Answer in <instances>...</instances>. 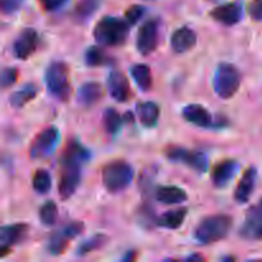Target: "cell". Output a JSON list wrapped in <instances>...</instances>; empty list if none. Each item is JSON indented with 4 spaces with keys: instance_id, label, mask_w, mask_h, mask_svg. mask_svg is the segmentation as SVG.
I'll return each instance as SVG.
<instances>
[{
    "instance_id": "cell-30",
    "label": "cell",
    "mask_w": 262,
    "mask_h": 262,
    "mask_svg": "<svg viewBox=\"0 0 262 262\" xmlns=\"http://www.w3.org/2000/svg\"><path fill=\"white\" fill-rule=\"evenodd\" d=\"M32 187L36 193L46 194L51 189V177L43 169H37L32 177Z\"/></svg>"
},
{
    "instance_id": "cell-22",
    "label": "cell",
    "mask_w": 262,
    "mask_h": 262,
    "mask_svg": "<svg viewBox=\"0 0 262 262\" xmlns=\"http://www.w3.org/2000/svg\"><path fill=\"white\" fill-rule=\"evenodd\" d=\"M38 94V87L35 83H27L19 89L18 91H14L9 96V104L15 109H22L25 105L32 101Z\"/></svg>"
},
{
    "instance_id": "cell-16",
    "label": "cell",
    "mask_w": 262,
    "mask_h": 262,
    "mask_svg": "<svg viewBox=\"0 0 262 262\" xmlns=\"http://www.w3.org/2000/svg\"><path fill=\"white\" fill-rule=\"evenodd\" d=\"M182 115L191 124L200 128H210L214 125L209 110L200 104H189L182 109Z\"/></svg>"
},
{
    "instance_id": "cell-33",
    "label": "cell",
    "mask_w": 262,
    "mask_h": 262,
    "mask_svg": "<svg viewBox=\"0 0 262 262\" xmlns=\"http://www.w3.org/2000/svg\"><path fill=\"white\" fill-rule=\"evenodd\" d=\"M145 12L146 9L142 7V5H132V7L128 8V9L125 10L124 19L127 20L129 25H136V23L143 17Z\"/></svg>"
},
{
    "instance_id": "cell-11",
    "label": "cell",
    "mask_w": 262,
    "mask_h": 262,
    "mask_svg": "<svg viewBox=\"0 0 262 262\" xmlns=\"http://www.w3.org/2000/svg\"><path fill=\"white\" fill-rule=\"evenodd\" d=\"M38 43H40V37H38L37 31L27 27L20 31V33L13 42V54L19 60H26L35 54L38 48Z\"/></svg>"
},
{
    "instance_id": "cell-21",
    "label": "cell",
    "mask_w": 262,
    "mask_h": 262,
    "mask_svg": "<svg viewBox=\"0 0 262 262\" xmlns=\"http://www.w3.org/2000/svg\"><path fill=\"white\" fill-rule=\"evenodd\" d=\"M136 112H137L138 118H140L141 123L145 127L151 128L154 125L158 124V120L160 118V107L156 102L152 101H142L138 102L136 106Z\"/></svg>"
},
{
    "instance_id": "cell-23",
    "label": "cell",
    "mask_w": 262,
    "mask_h": 262,
    "mask_svg": "<svg viewBox=\"0 0 262 262\" xmlns=\"http://www.w3.org/2000/svg\"><path fill=\"white\" fill-rule=\"evenodd\" d=\"M187 216V209L169 210L165 214L156 219L155 224L158 227L166 228V229H178L182 227L184 219Z\"/></svg>"
},
{
    "instance_id": "cell-25",
    "label": "cell",
    "mask_w": 262,
    "mask_h": 262,
    "mask_svg": "<svg viewBox=\"0 0 262 262\" xmlns=\"http://www.w3.org/2000/svg\"><path fill=\"white\" fill-rule=\"evenodd\" d=\"M113 61V58L105 53L104 49L99 46H90L84 53V63L89 67L107 66Z\"/></svg>"
},
{
    "instance_id": "cell-35",
    "label": "cell",
    "mask_w": 262,
    "mask_h": 262,
    "mask_svg": "<svg viewBox=\"0 0 262 262\" xmlns=\"http://www.w3.org/2000/svg\"><path fill=\"white\" fill-rule=\"evenodd\" d=\"M23 0H2V10L4 14H13L22 7Z\"/></svg>"
},
{
    "instance_id": "cell-1",
    "label": "cell",
    "mask_w": 262,
    "mask_h": 262,
    "mask_svg": "<svg viewBox=\"0 0 262 262\" xmlns=\"http://www.w3.org/2000/svg\"><path fill=\"white\" fill-rule=\"evenodd\" d=\"M91 152L78 141H71L64 148L60 158V181H59V196L67 201L76 193L81 183V166L89 161Z\"/></svg>"
},
{
    "instance_id": "cell-15",
    "label": "cell",
    "mask_w": 262,
    "mask_h": 262,
    "mask_svg": "<svg viewBox=\"0 0 262 262\" xmlns=\"http://www.w3.org/2000/svg\"><path fill=\"white\" fill-rule=\"evenodd\" d=\"M239 169V164L237 160L227 159L214 166L211 173V181L216 188H224L232 182L234 176Z\"/></svg>"
},
{
    "instance_id": "cell-32",
    "label": "cell",
    "mask_w": 262,
    "mask_h": 262,
    "mask_svg": "<svg viewBox=\"0 0 262 262\" xmlns=\"http://www.w3.org/2000/svg\"><path fill=\"white\" fill-rule=\"evenodd\" d=\"M18 79V71L13 67H5L2 71V87L8 89L13 86Z\"/></svg>"
},
{
    "instance_id": "cell-26",
    "label": "cell",
    "mask_w": 262,
    "mask_h": 262,
    "mask_svg": "<svg viewBox=\"0 0 262 262\" xmlns=\"http://www.w3.org/2000/svg\"><path fill=\"white\" fill-rule=\"evenodd\" d=\"M109 238L105 234H95L92 237H90L89 239L83 241L81 245L77 248V256H86L89 253L95 252V251L100 250V248L104 247L107 243Z\"/></svg>"
},
{
    "instance_id": "cell-36",
    "label": "cell",
    "mask_w": 262,
    "mask_h": 262,
    "mask_svg": "<svg viewBox=\"0 0 262 262\" xmlns=\"http://www.w3.org/2000/svg\"><path fill=\"white\" fill-rule=\"evenodd\" d=\"M42 8L48 12H55V10L60 9L63 5L68 3V0H38Z\"/></svg>"
},
{
    "instance_id": "cell-14",
    "label": "cell",
    "mask_w": 262,
    "mask_h": 262,
    "mask_svg": "<svg viewBox=\"0 0 262 262\" xmlns=\"http://www.w3.org/2000/svg\"><path fill=\"white\" fill-rule=\"evenodd\" d=\"M212 19L224 26H234L243 18V5L238 2L227 3L211 10Z\"/></svg>"
},
{
    "instance_id": "cell-13",
    "label": "cell",
    "mask_w": 262,
    "mask_h": 262,
    "mask_svg": "<svg viewBox=\"0 0 262 262\" xmlns=\"http://www.w3.org/2000/svg\"><path fill=\"white\" fill-rule=\"evenodd\" d=\"M106 84L110 96L115 101L125 102L129 100L132 92H130L129 82H128L124 73H122L120 71H117V69H113L109 73V76H107Z\"/></svg>"
},
{
    "instance_id": "cell-17",
    "label": "cell",
    "mask_w": 262,
    "mask_h": 262,
    "mask_svg": "<svg viewBox=\"0 0 262 262\" xmlns=\"http://www.w3.org/2000/svg\"><path fill=\"white\" fill-rule=\"evenodd\" d=\"M197 42V35L192 28L181 27L173 32L170 37V45L176 53L183 54L191 50Z\"/></svg>"
},
{
    "instance_id": "cell-8",
    "label": "cell",
    "mask_w": 262,
    "mask_h": 262,
    "mask_svg": "<svg viewBox=\"0 0 262 262\" xmlns=\"http://www.w3.org/2000/svg\"><path fill=\"white\" fill-rule=\"evenodd\" d=\"M165 154L166 158L170 161L186 164L187 166L194 169L199 173H205V171H207V168H209L207 155L201 152V151H191L188 148L173 146V147L166 148Z\"/></svg>"
},
{
    "instance_id": "cell-31",
    "label": "cell",
    "mask_w": 262,
    "mask_h": 262,
    "mask_svg": "<svg viewBox=\"0 0 262 262\" xmlns=\"http://www.w3.org/2000/svg\"><path fill=\"white\" fill-rule=\"evenodd\" d=\"M38 216H40L41 223L46 227H51V225L55 224L56 219H58V206H56L55 202L51 201V200L46 201L40 207Z\"/></svg>"
},
{
    "instance_id": "cell-28",
    "label": "cell",
    "mask_w": 262,
    "mask_h": 262,
    "mask_svg": "<svg viewBox=\"0 0 262 262\" xmlns=\"http://www.w3.org/2000/svg\"><path fill=\"white\" fill-rule=\"evenodd\" d=\"M100 5H101V0H81L74 8L73 17L79 22L89 19L99 9Z\"/></svg>"
},
{
    "instance_id": "cell-18",
    "label": "cell",
    "mask_w": 262,
    "mask_h": 262,
    "mask_svg": "<svg viewBox=\"0 0 262 262\" xmlns=\"http://www.w3.org/2000/svg\"><path fill=\"white\" fill-rule=\"evenodd\" d=\"M256 179H257V169L251 166L245 171L241 181L238 182L237 188H235L234 200L238 204H246L250 200L251 194L253 193V189H255Z\"/></svg>"
},
{
    "instance_id": "cell-29",
    "label": "cell",
    "mask_w": 262,
    "mask_h": 262,
    "mask_svg": "<svg viewBox=\"0 0 262 262\" xmlns=\"http://www.w3.org/2000/svg\"><path fill=\"white\" fill-rule=\"evenodd\" d=\"M241 237L250 241H262V219L248 217L239 230Z\"/></svg>"
},
{
    "instance_id": "cell-12",
    "label": "cell",
    "mask_w": 262,
    "mask_h": 262,
    "mask_svg": "<svg viewBox=\"0 0 262 262\" xmlns=\"http://www.w3.org/2000/svg\"><path fill=\"white\" fill-rule=\"evenodd\" d=\"M28 229H30V227L27 224H23V223L4 225L0 229V256L4 257L7 253H9L13 246L22 242L27 235Z\"/></svg>"
},
{
    "instance_id": "cell-10",
    "label": "cell",
    "mask_w": 262,
    "mask_h": 262,
    "mask_svg": "<svg viewBox=\"0 0 262 262\" xmlns=\"http://www.w3.org/2000/svg\"><path fill=\"white\" fill-rule=\"evenodd\" d=\"M159 43V20L148 19L140 27L136 46L141 55H150L156 50Z\"/></svg>"
},
{
    "instance_id": "cell-20",
    "label": "cell",
    "mask_w": 262,
    "mask_h": 262,
    "mask_svg": "<svg viewBox=\"0 0 262 262\" xmlns=\"http://www.w3.org/2000/svg\"><path fill=\"white\" fill-rule=\"evenodd\" d=\"M155 197L164 205H178L187 201L188 194L183 188L177 186H161L156 189Z\"/></svg>"
},
{
    "instance_id": "cell-3",
    "label": "cell",
    "mask_w": 262,
    "mask_h": 262,
    "mask_svg": "<svg viewBox=\"0 0 262 262\" xmlns=\"http://www.w3.org/2000/svg\"><path fill=\"white\" fill-rule=\"evenodd\" d=\"M233 227V219L229 215H211L199 223L193 230L194 238L201 245H212L224 239Z\"/></svg>"
},
{
    "instance_id": "cell-2",
    "label": "cell",
    "mask_w": 262,
    "mask_h": 262,
    "mask_svg": "<svg viewBox=\"0 0 262 262\" xmlns=\"http://www.w3.org/2000/svg\"><path fill=\"white\" fill-rule=\"evenodd\" d=\"M129 26L122 18L105 15L95 25L94 37L102 46H120L127 41Z\"/></svg>"
},
{
    "instance_id": "cell-6",
    "label": "cell",
    "mask_w": 262,
    "mask_h": 262,
    "mask_svg": "<svg viewBox=\"0 0 262 262\" xmlns=\"http://www.w3.org/2000/svg\"><path fill=\"white\" fill-rule=\"evenodd\" d=\"M241 72L230 63H220L214 74V90L219 97L229 100L241 86Z\"/></svg>"
},
{
    "instance_id": "cell-34",
    "label": "cell",
    "mask_w": 262,
    "mask_h": 262,
    "mask_svg": "<svg viewBox=\"0 0 262 262\" xmlns=\"http://www.w3.org/2000/svg\"><path fill=\"white\" fill-rule=\"evenodd\" d=\"M247 12L250 17L256 22H261L262 20V0H252L248 4Z\"/></svg>"
},
{
    "instance_id": "cell-4",
    "label": "cell",
    "mask_w": 262,
    "mask_h": 262,
    "mask_svg": "<svg viewBox=\"0 0 262 262\" xmlns=\"http://www.w3.org/2000/svg\"><path fill=\"white\" fill-rule=\"evenodd\" d=\"M135 169L124 160H114L104 165L101 170L102 184L110 193H118L127 188L133 181Z\"/></svg>"
},
{
    "instance_id": "cell-9",
    "label": "cell",
    "mask_w": 262,
    "mask_h": 262,
    "mask_svg": "<svg viewBox=\"0 0 262 262\" xmlns=\"http://www.w3.org/2000/svg\"><path fill=\"white\" fill-rule=\"evenodd\" d=\"M60 140V133L56 127L45 128L38 133L30 147V156L32 159L49 158L58 146Z\"/></svg>"
},
{
    "instance_id": "cell-39",
    "label": "cell",
    "mask_w": 262,
    "mask_h": 262,
    "mask_svg": "<svg viewBox=\"0 0 262 262\" xmlns=\"http://www.w3.org/2000/svg\"><path fill=\"white\" fill-rule=\"evenodd\" d=\"M133 258H135V253H133L132 251H130V252H128V255H127V256H124V257H123V261L133 260Z\"/></svg>"
},
{
    "instance_id": "cell-24",
    "label": "cell",
    "mask_w": 262,
    "mask_h": 262,
    "mask_svg": "<svg viewBox=\"0 0 262 262\" xmlns=\"http://www.w3.org/2000/svg\"><path fill=\"white\" fill-rule=\"evenodd\" d=\"M130 74L141 91H148L152 86L151 69L147 64H136L130 68Z\"/></svg>"
},
{
    "instance_id": "cell-7",
    "label": "cell",
    "mask_w": 262,
    "mask_h": 262,
    "mask_svg": "<svg viewBox=\"0 0 262 262\" xmlns=\"http://www.w3.org/2000/svg\"><path fill=\"white\" fill-rule=\"evenodd\" d=\"M83 229L84 224L82 222H71L63 225L49 237L46 250L53 256L61 255L69 246V242L78 237Z\"/></svg>"
},
{
    "instance_id": "cell-27",
    "label": "cell",
    "mask_w": 262,
    "mask_h": 262,
    "mask_svg": "<svg viewBox=\"0 0 262 262\" xmlns=\"http://www.w3.org/2000/svg\"><path fill=\"white\" fill-rule=\"evenodd\" d=\"M123 123H124V117H122L114 107H107L104 112V127L109 135H115L119 132Z\"/></svg>"
},
{
    "instance_id": "cell-5",
    "label": "cell",
    "mask_w": 262,
    "mask_h": 262,
    "mask_svg": "<svg viewBox=\"0 0 262 262\" xmlns=\"http://www.w3.org/2000/svg\"><path fill=\"white\" fill-rule=\"evenodd\" d=\"M45 83L48 91L60 101H68L71 96L69 68L64 61H53L45 71Z\"/></svg>"
},
{
    "instance_id": "cell-19",
    "label": "cell",
    "mask_w": 262,
    "mask_h": 262,
    "mask_svg": "<svg viewBox=\"0 0 262 262\" xmlns=\"http://www.w3.org/2000/svg\"><path fill=\"white\" fill-rule=\"evenodd\" d=\"M102 95H104V91L99 82H84L77 91V100L83 106L90 107L96 105L101 100Z\"/></svg>"
},
{
    "instance_id": "cell-37",
    "label": "cell",
    "mask_w": 262,
    "mask_h": 262,
    "mask_svg": "<svg viewBox=\"0 0 262 262\" xmlns=\"http://www.w3.org/2000/svg\"><path fill=\"white\" fill-rule=\"evenodd\" d=\"M248 217H252V219H262V199L258 201L257 205H255V206L250 210Z\"/></svg>"
},
{
    "instance_id": "cell-38",
    "label": "cell",
    "mask_w": 262,
    "mask_h": 262,
    "mask_svg": "<svg viewBox=\"0 0 262 262\" xmlns=\"http://www.w3.org/2000/svg\"><path fill=\"white\" fill-rule=\"evenodd\" d=\"M186 260H189V261H192V260H193V261L201 260V261H202V260H205V258L202 257L201 255H192V256H189V257H187Z\"/></svg>"
}]
</instances>
